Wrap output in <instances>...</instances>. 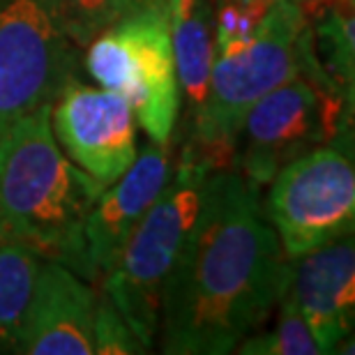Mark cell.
Here are the masks:
<instances>
[{
  "label": "cell",
  "mask_w": 355,
  "mask_h": 355,
  "mask_svg": "<svg viewBox=\"0 0 355 355\" xmlns=\"http://www.w3.org/2000/svg\"><path fill=\"white\" fill-rule=\"evenodd\" d=\"M76 46L55 0H0V137L28 113L51 106L74 76Z\"/></svg>",
  "instance_id": "ba28073f"
},
{
  "label": "cell",
  "mask_w": 355,
  "mask_h": 355,
  "mask_svg": "<svg viewBox=\"0 0 355 355\" xmlns=\"http://www.w3.org/2000/svg\"><path fill=\"white\" fill-rule=\"evenodd\" d=\"M311 28L318 65L344 99L355 106V17L353 0H307L302 3Z\"/></svg>",
  "instance_id": "4fadbf2b"
},
{
  "label": "cell",
  "mask_w": 355,
  "mask_h": 355,
  "mask_svg": "<svg viewBox=\"0 0 355 355\" xmlns=\"http://www.w3.org/2000/svg\"><path fill=\"white\" fill-rule=\"evenodd\" d=\"M307 26L302 3L270 0L247 44L229 53H215L208 95L191 116L189 141L212 168H233L238 132L250 109L300 74Z\"/></svg>",
  "instance_id": "3957f363"
},
{
  "label": "cell",
  "mask_w": 355,
  "mask_h": 355,
  "mask_svg": "<svg viewBox=\"0 0 355 355\" xmlns=\"http://www.w3.org/2000/svg\"><path fill=\"white\" fill-rule=\"evenodd\" d=\"M171 40L182 106H187L194 116L208 95L210 72L215 62L212 0H196L187 14L171 19Z\"/></svg>",
  "instance_id": "5bb4252c"
},
{
  "label": "cell",
  "mask_w": 355,
  "mask_h": 355,
  "mask_svg": "<svg viewBox=\"0 0 355 355\" xmlns=\"http://www.w3.org/2000/svg\"><path fill=\"white\" fill-rule=\"evenodd\" d=\"M97 291L74 270L42 259L21 325L19 355H92Z\"/></svg>",
  "instance_id": "30bf717a"
},
{
  "label": "cell",
  "mask_w": 355,
  "mask_h": 355,
  "mask_svg": "<svg viewBox=\"0 0 355 355\" xmlns=\"http://www.w3.org/2000/svg\"><path fill=\"white\" fill-rule=\"evenodd\" d=\"M261 189L236 168L205 175L201 208L166 282L157 344L164 355H226L261 330L291 279Z\"/></svg>",
  "instance_id": "6da1fadb"
},
{
  "label": "cell",
  "mask_w": 355,
  "mask_h": 355,
  "mask_svg": "<svg viewBox=\"0 0 355 355\" xmlns=\"http://www.w3.org/2000/svg\"><path fill=\"white\" fill-rule=\"evenodd\" d=\"M293 293L321 353H342L355 323V240L353 233L291 259Z\"/></svg>",
  "instance_id": "7c38bea8"
},
{
  "label": "cell",
  "mask_w": 355,
  "mask_h": 355,
  "mask_svg": "<svg viewBox=\"0 0 355 355\" xmlns=\"http://www.w3.org/2000/svg\"><path fill=\"white\" fill-rule=\"evenodd\" d=\"M42 257L0 222V353H17Z\"/></svg>",
  "instance_id": "9a60e30c"
},
{
  "label": "cell",
  "mask_w": 355,
  "mask_h": 355,
  "mask_svg": "<svg viewBox=\"0 0 355 355\" xmlns=\"http://www.w3.org/2000/svg\"><path fill=\"white\" fill-rule=\"evenodd\" d=\"M139 7H153V10L166 12L168 19H178L182 14H187L191 7L196 5V0H137Z\"/></svg>",
  "instance_id": "d6986e66"
},
{
  "label": "cell",
  "mask_w": 355,
  "mask_h": 355,
  "mask_svg": "<svg viewBox=\"0 0 355 355\" xmlns=\"http://www.w3.org/2000/svg\"><path fill=\"white\" fill-rule=\"evenodd\" d=\"M210 171L208 162L189 144L184 146L180 159L173 162L166 187L102 279V291L125 316L148 353L157 344L166 282L201 208L205 175Z\"/></svg>",
  "instance_id": "277c9868"
},
{
  "label": "cell",
  "mask_w": 355,
  "mask_h": 355,
  "mask_svg": "<svg viewBox=\"0 0 355 355\" xmlns=\"http://www.w3.org/2000/svg\"><path fill=\"white\" fill-rule=\"evenodd\" d=\"M243 3H252V5H268L270 0H243Z\"/></svg>",
  "instance_id": "ffe728a7"
},
{
  "label": "cell",
  "mask_w": 355,
  "mask_h": 355,
  "mask_svg": "<svg viewBox=\"0 0 355 355\" xmlns=\"http://www.w3.org/2000/svg\"><path fill=\"white\" fill-rule=\"evenodd\" d=\"M51 130L62 153L102 184L116 182L139 157L132 106L113 90L72 76L51 104Z\"/></svg>",
  "instance_id": "9c48e42d"
},
{
  "label": "cell",
  "mask_w": 355,
  "mask_h": 355,
  "mask_svg": "<svg viewBox=\"0 0 355 355\" xmlns=\"http://www.w3.org/2000/svg\"><path fill=\"white\" fill-rule=\"evenodd\" d=\"M297 3H307V0H297Z\"/></svg>",
  "instance_id": "44dd1931"
},
{
  "label": "cell",
  "mask_w": 355,
  "mask_h": 355,
  "mask_svg": "<svg viewBox=\"0 0 355 355\" xmlns=\"http://www.w3.org/2000/svg\"><path fill=\"white\" fill-rule=\"evenodd\" d=\"M106 184L62 153L51 130V106L28 113L0 137V222L42 259L99 284L83 224Z\"/></svg>",
  "instance_id": "7a4b0ae2"
},
{
  "label": "cell",
  "mask_w": 355,
  "mask_h": 355,
  "mask_svg": "<svg viewBox=\"0 0 355 355\" xmlns=\"http://www.w3.org/2000/svg\"><path fill=\"white\" fill-rule=\"evenodd\" d=\"M171 171V141L148 146L146 150H139L134 164L116 182L106 184L90 208L83 224V240L99 284L118 261L134 229L166 187Z\"/></svg>",
  "instance_id": "8fae6325"
},
{
  "label": "cell",
  "mask_w": 355,
  "mask_h": 355,
  "mask_svg": "<svg viewBox=\"0 0 355 355\" xmlns=\"http://www.w3.org/2000/svg\"><path fill=\"white\" fill-rule=\"evenodd\" d=\"M92 355H141L148 349L139 342L130 323L120 314L111 297L104 293L97 295L95 307V323H92Z\"/></svg>",
  "instance_id": "ac0fdd59"
},
{
  "label": "cell",
  "mask_w": 355,
  "mask_h": 355,
  "mask_svg": "<svg viewBox=\"0 0 355 355\" xmlns=\"http://www.w3.org/2000/svg\"><path fill=\"white\" fill-rule=\"evenodd\" d=\"M83 65L97 86L132 106L139 130L153 144L173 139L182 95L166 12L153 7L130 12L90 42Z\"/></svg>",
  "instance_id": "5b68a950"
},
{
  "label": "cell",
  "mask_w": 355,
  "mask_h": 355,
  "mask_svg": "<svg viewBox=\"0 0 355 355\" xmlns=\"http://www.w3.org/2000/svg\"><path fill=\"white\" fill-rule=\"evenodd\" d=\"M353 148V111L297 74L252 106L236 141L233 168L266 187L282 166L318 146Z\"/></svg>",
  "instance_id": "8992f818"
},
{
  "label": "cell",
  "mask_w": 355,
  "mask_h": 355,
  "mask_svg": "<svg viewBox=\"0 0 355 355\" xmlns=\"http://www.w3.org/2000/svg\"><path fill=\"white\" fill-rule=\"evenodd\" d=\"M263 212L286 259L351 236L355 226L353 155L328 144L288 162L270 180Z\"/></svg>",
  "instance_id": "52a82bcc"
},
{
  "label": "cell",
  "mask_w": 355,
  "mask_h": 355,
  "mask_svg": "<svg viewBox=\"0 0 355 355\" xmlns=\"http://www.w3.org/2000/svg\"><path fill=\"white\" fill-rule=\"evenodd\" d=\"M62 31L76 49H86L99 33L139 10L137 0H55Z\"/></svg>",
  "instance_id": "e0dca14e"
},
{
  "label": "cell",
  "mask_w": 355,
  "mask_h": 355,
  "mask_svg": "<svg viewBox=\"0 0 355 355\" xmlns=\"http://www.w3.org/2000/svg\"><path fill=\"white\" fill-rule=\"evenodd\" d=\"M272 330H257L236 346L238 355H323L297 307L293 293L284 291L277 302Z\"/></svg>",
  "instance_id": "2e32d148"
}]
</instances>
